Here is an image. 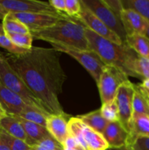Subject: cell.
Segmentation results:
<instances>
[{
  "instance_id": "1",
  "label": "cell",
  "mask_w": 149,
  "mask_h": 150,
  "mask_svg": "<svg viewBox=\"0 0 149 150\" xmlns=\"http://www.w3.org/2000/svg\"><path fill=\"white\" fill-rule=\"evenodd\" d=\"M61 55V52L53 48L32 46L23 54H8L5 57L47 112L70 117L58 100L67 79L60 63Z\"/></svg>"
},
{
  "instance_id": "2",
  "label": "cell",
  "mask_w": 149,
  "mask_h": 150,
  "mask_svg": "<svg viewBox=\"0 0 149 150\" xmlns=\"http://www.w3.org/2000/svg\"><path fill=\"white\" fill-rule=\"evenodd\" d=\"M85 35L89 50L96 53L105 64L118 67L128 77L137 79L133 65L138 54L127 43L118 45L102 38L86 27Z\"/></svg>"
},
{
  "instance_id": "3",
  "label": "cell",
  "mask_w": 149,
  "mask_h": 150,
  "mask_svg": "<svg viewBox=\"0 0 149 150\" xmlns=\"http://www.w3.org/2000/svg\"><path fill=\"white\" fill-rule=\"evenodd\" d=\"M86 26L72 18L58 21L53 26L36 32H31L33 39L49 43H58L81 50H89L85 35Z\"/></svg>"
},
{
  "instance_id": "4",
  "label": "cell",
  "mask_w": 149,
  "mask_h": 150,
  "mask_svg": "<svg viewBox=\"0 0 149 150\" xmlns=\"http://www.w3.org/2000/svg\"><path fill=\"white\" fill-rule=\"evenodd\" d=\"M0 83L19 95L27 105L37 108L42 112L49 114L10 66L5 56L2 54H0Z\"/></svg>"
},
{
  "instance_id": "5",
  "label": "cell",
  "mask_w": 149,
  "mask_h": 150,
  "mask_svg": "<svg viewBox=\"0 0 149 150\" xmlns=\"http://www.w3.org/2000/svg\"><path fill=\"white\" fill-rule=\"evenodd\" d=\"M53 48L61 53H65L77 60L93 77L96 84L106 64L99 56L90 50H81L74 47L67 46L58 43H51Z\"/></svg>"
},
{
  "instance_id": "6",
  "label": "cell",
  "mask_w": 149,
  "mask_h": 150,
  "mask_svg": "<svg viewBox=\"0 0 149 150\" xmlns=\"http://www.w3.org/2000/svg\"><path fill=\"white\" fill-rule=\"evenodd\" d=\"M81 2L100 19L124 43H127V35L121 18L105 3V0H80Z\"/></svg>"
},
{
  "instance_id": "7",
  "label": "cell",
  "mask_w": 149,
  "mask_h": 150,
  "mask_svg": "<svg viewBox=\"0 0 149 150\" xmlns=\"http://www.w3.org/2000/svg\"><path fill=\"white\" fill-rule=\"evenodd\" d=\"M127 81L128 76L122 70L106 64L97 83L102 104L115 100L118 87Z\"/></svg>"
},
{
  "instance_id": "8",
  "label": "cell",
  "mask_w": 149,
  "mask_h": 150,
  "mask_svg": "<svg viewBox=\"0 0 149 150\" xmlns=\"http://www.w3.org/2000/svg\"><path fill=\"white\" fill-rule=\"evenodd\" d=\"M134 92V84L129 80L124 82L118 87L115 96L119 114V122L128 133H129L132 117V100Z\"/></svg>"
},
{
  "instance_id": "9",
  "label": "cell",
  "mask_w": 149,
  "mask_h": 150,
  "mask_svg": "<svg viewBox=\"0 0 149 150\" xmlns=\"http://www.w3.org/2000/svg\"><path fill=\"white\" fill-rule=\"evenodd\" d=\"M0 5L9 13H45L55 16H63L58 13L48 1L37 0H0Z\"/></svg>"
},
{
  "instance_id": "10",
  "label": "cell",
  "mask_w": 149,
  "mask_h": 150,
  "mask_svg": "<svg viewBox=\"0 0 149 150\" xmlns=\"http://www.w3.org/2000/svg\"><path fill=\"white\" fill-rule=\"evenodd\" d=\"M81 3V10L78 16L74 19L79 21L86 28L89 29L105 39L113 42L118 45L124 44L121 39L110 30L100 19L98 18L92 12H91L83 3Z\"/></svg>"
},
{
  "instance_id": "11",
  "label": "cell",
  "mask_w": 149,
  "mask_h": 150,
  "mask_svg": "<svg viewBox=\"0 0 149 150\" xmlns=\"http://www.w3.org/2000/svg\"><path fill=\"white\" fill-rule=\"evenodd\" d=\"M11 13L15 18L21 21L29 32H36L53 26L61 19L69 18L67 15L55 16L45 13Z\"/></svg>"
},
{
  "instance_id": "12",
  "label": "cell",
  "mask_w": 149,
  "mask_h": 150,
  "mask_svg": "<svg viewBox=\"0 0 149 150\" xmlns=\"http://www.w3.org/2000/svg\"><path fill=\"white\" fill-rule=\"evenodd\" d=\"M120 18L127 37L135 34L145 35L149 22L135 10L124 8L121 10Z\"/></svg>"
},
{
  "instance_id": "13",
  "label": "cell",
  "mask_w": 149,
  "mask_h": 150,
  "mask_svg": "<svg viewBox=\"0 0 149 150\" xmlns=\"http://www.w3.org/2000/svg\"><path fill=\"white\" fill-rule=\"evenodd\" d=\"M0 105L7 114L19 116L25 109L27 104L19 95L0 83Z\"/></svg>"
},
{
  "instance_id": "14",
  "label": "cell",
  "mask_w": 149,
  "mask_h": 150,
  "mask_svg": "<svg viewBox=\"0 0 149 150\" xmlns=\"http://www.w3.org/2000/svg\"><path fill=\"white\" fill-rule=\"evenodd\" d=\"M67 120H70L69 117H63L54 114H51L47 118V130L56 140L58 141L62 145L69 136Z\"/></svg>"
},
{
  "instance_id": "15",
  "label": "cell",
  "mask_w": 149,
  "mask_h": 150,
  "mask_svg": "<svg viewBox=\"0 0 149 150\" xmlns=\"http://www.w3.org/2000/svg\"><path fill=\"white\" fill-rule=\"evenodd\" d=\"M0 128L7 132L10 136L23 141L25 143L32 147L37 144L36 141L31 139L25 132L23 126L13 116L8 115L0 120Z\"/></svg>"
},
{
  "instance_id": "16",
  "label": "cell",
  "mask_w": 149,
  "mask_h": 150,
  "mask_svg": "<svg viewBox=\"0 0 149 150\" xmlns=\"http://www.w3.org/2000/svg\"><path fill=\"white\" fill-rule=\"evenodd\" d=\"M102 135L109 147L123 146L127 144L129 138V133L121 125L120 122L108 123Z\"/></svg>"
},
{
  "instance_id": "17",
  "label": "cell",
  "mask_w": 149,
  "mask_h": 150,
  "mask_svg": "<svg viewBox=\"0 0 149 150\" xmlns=\"http://www.w3.org/2000/svg\"><path fill=\"white\" fill-rule=\"evenodd\" d=\"M140 136L149 137V116L146 114L132 115L127 144H131L136 138Z\"/></svg>"
},
{
  "instance_id": "18",
  "label": "cell",
  "mask_w": 149,
  "mask_h": 150,
  "mask_svg": "<svg viewBox=\"0 0 149 150\" xmlns=\"http://www.w3.org/2000/svg\"><path fill=\"white\" fill-rule=\"evenodd\" d=\"M83 138L88 150H106L109 148L103 135L84 124Z\"/></svg>"
},
{
  "instance_id": "19",
  "label": "cell",
  "mask_w": 149,
  "mask_h": 150,
  "mask_svg": "<svg viewBox=\"0 0 149 150\" xmlns=\"http://www.w3.org/2000/svg\"><path fill=\"white\" fill-rule=\"evenodd\" d=\"M13 117L21 124L26 134L31 139L36 141L37 143L45 138L49 137L51 136L45 127L39 125L36 123L32 122L27 121V120L20 117H18V116H13Z\"/></svg>"
},
{
  "instance_id": "20",
  "label": "cell",
  "mask_w": 149,
  "mask_h": 150,
  "mask_svg": "<svg viewBox=\"0 0 149 150\" xmlns=\"http://www.w3.org/2000/svg\"><path fill=\"white\" fill-rule=\"evenodd\" d=\"M127 44L139 56L149 59V39L144 35L127 36Z\"/></svg>"
},
{
  "instance_id": "21",
  "label": "cell",
  "mask_w": 149,
  "mask_h": 150,
  "mask_svg": "<svg viewBox=\"0 0 149 150\" xmlns=\"http://www.w3.org/2000/svg\"><path fill=\"white\" fill-rule=\"evenodd\" d=\"M77 117L85 125L102 134L109 123L102 116L100 109L91 111L89 114L77 116Z\"/></svg>"
},
{
  "instance_id": "22",
  "label": "cell",
  "mask_w": 149,
  "mask_h": 150,
  "mask_svg": "<svg viewBox=\"0 0 149 150\" xmlns=\"http://www.w3.org/2000/svg\"><path fill=\"white\" fill-rule=\"evenodd\" d=\"M132 111V115L146 114L149 116V100L145 96L137 84H134Z\"/></svg>"
},
{
  "instance_id": "23",
  "label": "cell",
  "mask_w": 149,
  "mask_h": 150,
  "mask_svg": "<svg viewBox=\"0 0 149 150\" xmlns=\"http://www.w3.org/2000/svg\"><path fill=\"white\" fill-rule=\"evenodd\" d=\"M51 114L42 112L40 110L28 105L18 117H20L27 121L36 123V124L46 127L47 118Z\"/></svg>"
},
{
  "instance_id": "24",
  "label": "cell",
  "mask_w": 149,
  "mask_h": 150,
  "mask_svg": "<svg viewBox=\"0 0 149 150\" xmlns=\"http://www.w3.org/2000/svg\"><path fill=\"white\" fill-rule=\"evenodd\" d=\"M2 26L5 33L29 34V29L18 19L15 18L10 13L2 21Z\"/></svg>"
},
{
  "instance_id": "25",
  "label": "cell",
  "mask_w": 149,
  "mask_h": 150,
  "mask_svg": "<svg viewBox=\"0 0 149 150\" xmlns=\"http://www.w3.org/2000/svg\"><path fill=\"white\" fill-rule=\"evenodd\" d=\"M84 123L77 117H70L68 120L69 135L74 137L85 150H88L83 138V128Z\"/></svg>"
},
{
  "instance_id": "26",
  "label": "cell",
  "mask_w": 149,
  "mask_h": 150,
  "mask_svg": "<svg viewBox=\"0 0 149 150\" xmlns=\"http://www.w3.org/2000/svg\"><path fill=\"white\" fill-rule=\"evenodd\" d=\"M124 9H131L149 22V0H121Z\"/></svg>"
},
{
  "instance_id": "27",
  "label": "cell",
  "mask_w": 149,
  "mask_h": 150,
  "mask_svg": "<svg viewBox=\"0 0 149 150\" xmlns=\"http://www.w3.org/2000/svg\"><path fill=\"white\" fill-rule=\"evenodd\" d=\"M0 140L10 150H32V147L23 141L10 136L1 128H0Z\"/></svg>"
},
{
  "instance_id": "28",
  "label": "cell",
  "mask_w": 149,
  "mask_h": 150,
  "mask_svg": "<svg viewBox=\"0 0 149 150\" xmlns=\"http://www.w3.org/2000/svg\"><path fill=\"white\" fill-rule=\"evenodd\" d=\"M134 72L142 81L149 79V59L137 56L134 62Z\"/></svg>"
},
{
  "instance_id": "29",
  "label": "cell",
  "mask_w": 149,
  "mask_h": 150,
  "mask_svg": "<svg viewBox=\"0 0 149 150\" xmlns=\"http://www.w3.org/2000/svg\"><path fill=\"white\" fill-rule=\"evenodd\" d=\"M101 114L108 122H119V114H118V108L117 105L116 101L107 103L102 104V107L100 108Z\"/></svg>"
},
{
  "instance_id": "30",
  "label": "cell",
  "mask_w": 149,
  "mask_h": 150,
  "mask_svg": "<svg viewBox=\"0 0 149 150\" xmlns=\"http://www.w3.org/2000/svg\"><path fill=\"white\" fill-rule=\"evenodd\" d=\"M5 35L17 46L26 50L32 48L33 38L30 33L29 34H14L5 33Z\"/></svg>"
},
{
  "instance_id": "31",
  "label": "cell",
  "mask_w": 149,
  "mask_h": 150,
  "mask_svg": "<svg viewBox=\"0 0 149 150\" xmlns=\"http://www.w3.org/2000/svg\"><path fill=\"white\" fill-rule=\"evenodd\" d=\"M61 144L56 140L52 136L45 138L32 147V150H64Z\"/></svg>"
},
{
  "instance_id": "32",
  "label": "cell",
  "mask_w": 149,
  "mask_h": 150,
  "mask_svg": "<svg viewBox=\"0 0 149 150\" xmlns=\"http://www.w3.org/2000/svg\"><path fill=\"white\" fill-rule=\"evenodd\" d=\"M0 47L7 50L10 54H21L26 52L27 50L23 49L15 45L5 35H0Z\"/></svg>"
},
{
  "instance_id": "33",
  "label": "cell",
  "mask_w": 149,
  "mask_h": 150,
  "mask_svg": "<svg viewBox=\"0 0 149 150\" xmlns=\"http://www.w3.org/2000/svg\"><path fill=\"white\" fill-rule=\"evenodd\" d=\"M65 13L68 17L75 18L81 10V3L79 0H65Z\"/></svg>"
},
{
  "instance_id": "34",
  "label": "cell",
  "mask_w": 149,
  "mask_h": 150,
  "mask_svg": "<svg viewBox=\"0 0 149 150\" xmlns=\"http://www.w3.org/2000/svg\"><path fill=\"white\" fill-rule=\"evenodd\" d=\"M129 146L132 150H149V137L140 136L136 138Z\"/></svg>"
},
{
  "instance_id": "35",
  "label": "cell",
  "mask_w": 149,
  "mask_h": 150,
  "mask_svg": "<svg viewBox=\"0 0 149 150\" xmlns=\"http://www.w3.org/2000/svg\"><path fill=\"white\" fill-rule=\"evenodd\" d=\"M64 149H77V150H85L83 146L79 144V142L72 136H70L67 137L66 141L63 144Z\"/></svg>"
},
{
  "instance_id": "36",
  "label": "cell",
  "mask_w": 149,
  "mask_h": 150,
  "mask_svg": "<svg viewBox=\"0 0 149 150\" xmlns=\"http://www.w3.org/2000/svg\"><path fill=\"white\" fill-rule=\"evenodd\" d=\"M48 2L58 13L64 14L66 10L65 0H50Z\"/></svg>"
},
{
  "instance_id": "37",
  "label": "cell",
  "mask_w": 149,
  "mask_h": 150,
  "mask_svg": "<svg viewBox=\"0 0 149 150\" xmlns=\"http://www.w3.org/2000/svg\"><path fill=\"white\" fill-rule=\"evenodd\" d=\"M137 85L145 96L149 100V79H145L141 83H139Z\"/></svg>"
},
{
  "instance_id": "38",
  "label": "cell",
  "mask_w": 149,
  "mask_h": 150,
  "mask_svg": "<svg viewBox=\"0 0 149 150\" xmlns=\"http://www.w3.org/2000/svg\"><path fill=\"white\" fill-rule=\"evenodd\" d=\"M106 150H132L131 148L129 146L128 144H124L123 146H119V147H109Z\"/></svg>"
},
{
  "instance_id": "39",
  "label": "cell",
  "mask_w": 149,
  "mask_h": 150,
  "mask_svg": "<svg viewBox=\"0 0 149 150\" xmlns=\"http://www.w3.org/2000/svg\"><path fill=\"white\" fill-rule=\"evenodd\" d=\"M8 13L9 12L7 11V10H5L2 6L0 5V19H1V20L3 21V19L6 17V16H7Z\"/></svg>"
},
{
  "instance_id": "40",
  "label": "cell",
  "mask_w": 149,
  "mask_h": 150,
  "mask_svg": "<svg viewBox=\"0 0 149 150\" xmlns=\"http://www.w3.org/2000/svg\"><path fill=\"white\" fill-rule=\"evenodd\" d=\"M5 116H7V113L4 111V108H2V106L0 105V120H1V119L4 118Z\"/></svg>"
},
{
  "instance_id": "41",
  "label": "cell",
  "mask_w": 149,
  "mask_h": 150,
  "mask_svg": "<svg viewBox=\"0 0 149 150\" xmlns=\"http://www.w3.org/2000/svg\"><path fill=\"white\" fill-rule=\"evenodd\" d=\"M0 150H10L9 148L0 140Z\"/></svg>"
},
{
  "instance_id": "42",
  "label": "cell",
  "mask_w": 149,
  "mask_h": 150,
  "mask_svg": "<svg viewBox=\"0 0 149 150\" xmlns=\"http://www.w3.org/2000/svg\"><path fill=\"white\" fill-rule=\"evenodd\" d=\"M5 35V32H4L2 23H0V35Z\"/></svg>"
},
{
  "instance_id": "43",
  "label": "cell",
  "mask_w": 149,
  "mask_h": 150,
  "mask_svg": "<svg viewBox=\"0 0 149 150\" xmlns=\"http://www.w3.org/2000/svg\"><path fill=\"white\" fill-rule=\"evenodd\" d=\"M145 35V36L147 37V38L149 39V24H148V26L147 29H146L145 32V35Z\"/></svg>"
},
{
  "instance_id": "44",
  "label": "cell",
  "mask_w": 149,
  "mask_h": 150,
  "mask_svg": "<svg viewBox=\"0 0 149 150\" xmlns=\"http://www.w3.org/2000/svg\"><path fill=\"white\" fill-rule=\"evenodd\" d=\"M64 150H77V149H64Z\"/></svg>"
}]
</instances>
